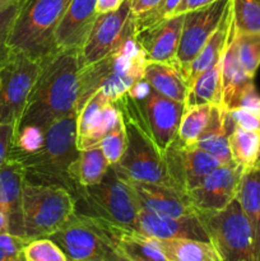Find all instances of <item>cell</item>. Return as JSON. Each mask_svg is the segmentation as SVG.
I'll use <instances>...</instances> for the list:
<instances>
[{
	"instance_id": "obj_8",
	"label": "cell",
	"mask_w": 260,
	"mask_h": 261,
	"mask_svg": "<svg viewBox=\"0 0 260 261\" xmlns=\"http://www.w3.org/2000/svg\"><path fill=\"white\" fill-rule=\"evenodd\" d=\"M196 216L221 261H255L251 227L237 199L222 211L199 212Z\"/></svg>"
},
{
	"instance_id": "obj_1",
	"label": "cell",
	"mask_w": 260,
	"mask_h": 261,
	"mask_svg": "<svg viewBox=\"0 0 260 261\" xmlns=\"http://www.w3.org/2000/svg\"><path fill=\"white\" fill-rule=\"evenodd\" d=\"M78 96V50L53 54L42 63V70L33 87L17 129L36 126L46 130L56 120L76 112Z\"/></svg>"
},
{
	"instance_id": "obj_10",
	"label": "cell",
	"mask_w": 260,
	"mask_h": 261,
	"mask_svg": "<svg viewBox=\"0 0 260 261\" xmlns=\"http://www.w3.org/2000/svg\"><path fill=\"white\" fill-rule=\"evenodd\" d=\"M134 35V15L130 0H125L115 12L97 15L88 36L78 48L79 69L102 60Z\"/></svg>"
},
{
	"instance_id": "obj_34",
	"label": "cell",
	"mask_w": 260,
	"mask_h": 261,
	"mask_svg": "<svg viewBox=\"0 0 260 261\" xmlns=\"http://www.w3.org/2000/svg\"><path fill=\"white\" fill-rule=\"evenodd\" d=\"M24 261H69L58 244L48 237L31 240L23 247Z\"/></svg>"
},
{
	"instance_id": "obj_39",
	"label": "cell",
	"mask_w": 260,
	"mask_h": 261,
	"mask_svg": "<svg viewBox=\"0 0 260 261\" xmlns=\"http://www.w3.org/2000/svg\"><path fill=\"white\" fill-rule=\"evenodd\" d=\"M235 109L246 110V111L254 112V114L260 116V96L257 93L256 88H255V84H251L247 88H245L237 96V98L235 99L233 103L231 105V107L227 111Z\"/></svg>"
},
{
	"instance_id": "obj_23",
	"label": "cell",
	"mask_w": 260,
	"mask_h": 261,
	"mask_svg": "<svg viewBox=\"0 0 260 261\" xmlns=\"http://www.w3.org/2000/svg\"><path fill=\"white\" fill-rule=\"evenodd\" d=\"M232 2V0H231ZM233 33V18H232V7L229 5L228 10L224 14L221 24L217 28L216 32L211 36L200 53L196 55L194 61L191 63L190 69L188 74V84L190 86L201 73L206 71L208 69L213 68L216 64L223 58V54L226 51L227 45Z\"/></svg>"
},
{
	"instance_id": "obj_26",
	"label": "cell",
	"mask_w": 260,
	"mask_h": 261,
	"mask_svg": "<svg viewBox=\"0 0 260 261\" xmlns=\"http://www.w3.org/2000/svg\"><path fill=\"white\" fill-rule=\"evenodd\" d=\"M251 84H254V78L247 75L237 56L233 27L232 37L222 58V106L228 110L237 96Z\"/></svg>"
},
{
	"instance_id": "obj_19",
	"label": "cell",
	"mask_w": 260,
	"mask_h": 261,
	"mask_svg": "<svg viewBox=\"0 0 260 261\" xmlns=\"http://www.w3.org/2000/svg\"><path fill=\"white\" fill-rule=\"evenodd\" d=\"M138 232L158 240L189 239L209 241L208 232L196 214L185 217H167L139 211Z\"/></svg>"
},
{
	"instance_id": "obj_28",
	"label": "cell",
	"mask_w": 260,
	"mask_h": 261,
	"mask_svg": "<svg viewBox=\"0 0 260 261\" xmlns=\"http://www.w3.org/2000/svg\"><path fill=\"white\" fill-rule=\"evenodd\" d=\"M154 240L167 261H221L209 241L189 239Z\"/></svg>"
},
{
	"instance_id": "obj_25",
	"label": "cell",
	"mask_w": 260,
	"mask_h": 261,
	"mask_svg": "<svg viewBox=\"0 0 260 261\" xmlns=\"http://www.w3.org/2000/svg\"><path fill=\"white\" fill-rule=\"evenodd\" d=\"M236 199L251 227L255 261H260V166L245 168Z\"/></svg>"
},
{
	"instance_id": "obj_5",
	"label": "cell",
	"mask_w": 260,
	"mask_h": 261,
	"mask_svg": "<svg viewBox=\"0 0 260 261\" xmlns=\"http://www.w3.org/2000/svg\"><path fill=\"white\" fill-rule=\"evenodd\" d=\"M71 0H25L13 25L9 47L38 61L54 53V38Z\"/></svg>"
},
{
	"instance_id": "obj_6",
	"label": "cell",
	"mask_w": 260,
	"mask_h": 261,
	"mask_svg": "<svg viewBox=\"0 0 260 261\" xmlns=\"http://www.w3.org/2000/svg\"><path fill=\"white\" fill-rule=\"evenodd\" d=\"M76 212V199L65 188L25 178L23 185V239L31 241L55 233Z\"/></svg>"
},
{
	"instance_id": "obj_45",
	"label": "cell",
	"mask_w": 260,
	"mask_h": 261,
	"mask_svg": "<svg viewBox=\"0 0 260 261\" xmlns=\"http://www.w3.org/2000/svg\"><path fill=\"white\" fill-rule=\"evenodd\" d=\"M3 233H9V223L7 216L0 211V234Z\"/></svg>"
},
{
	"instance_id": "obj_37",
	"label": "cell",
	"mask_w": 260,
	"mask_h": 261,
	"mask_svg": "<svg viewBox=\"0 0 260 261\" xmlns=\"http://www.w3.org/2000/svg\"><path fill=\"white\" fill-rule=\"evenodd\" d=\"M180 3L181 0H161L160 4L150 9L149 12L143 13L140 15H134L135 33L148 30L162 20L173 17Z\"/></svg>"
},
{
	"instance_id": "obj_47",
	"label": "cell",
	"mask_w": 260,
	"mask_h": 261,
	"mask_svg": "<svg viewBox=\"0 0 260 261\" xmlns=\"http://www.w3.org/2000/svg\"><path fill=\"white\" fill-rule=\"evenodd\" d=\"M112 261H129V260H127V259H125L124 256H121V255L119 254V256H117L116 259H114V260H112Z\"/></svg>"
},
{
	"instance_id": "obj_43",
	"label": "cell",
	"mask_w": 260,
	"mask_h": 261,
	"mask_svg": "<svg viewBox=\"0 0 260 261\" xmlns=\"http://www.w3.org/2000/svg\"><path fill=\"white\" fill-rule=\"evenodd\" d=\"M161 0H130L133 15H140L157 7Z\"/></svg>"
},
{
	"instance_id": "obj_14",
	"label": "cell",
	"mask_w": 260,
	"mask_h": 261,
	"mask_svg": "<svg viewBox=\"0 0 260 261\" xmlns=\"http://www.w3.org/2000/svg\"><path fill=\"white\" fill-rule=\"evenodd\" d=\"M244 171L245 168L240 165L219 166L188 191L189 200L196 213L219 212L235 200Z\"/></svg>"
},
{
	"instance_id": "obj_33",
	"label": "cell",
	"mask_w": 260,
	"mask_h": 261,
	"mask_svg": "<svg viewBox=\"0 0 260 261\" xmlns=\"http://www.w3.org/2000/svg\"><path fill=\"white\" fill-rule=\"evenodd\" d=\"M235 41L240 64L247 75L255 78L260 66V33H237L235 31Z\"/></svg>"
},
{
	"instance_id": "obj_40",
	"label": "cell",
	"mask_w": 260,
	"mask_h": 261,
	"mask_svg": "<svg viewBox=\"0 0 260 261\" xmlns=\"http://www.w3.org/2000/svg\"><path fill=\"white\" fill-rule=\"evenodd\" d=\"M229 117L235 126L242 127L245 130H251V132L260 133V116L254 112L246 111L242 109H235L228 111Z\"/></svg>"
},
{
	"instance_id": "obj_29",
	"label": "cell",
	"mask_w": 260,
	"mask_h": 261,
	"mask_svg": "<svg viewBox=\"0 0 260 261\" xmlns=\"http://www.w3.org/2000/svg\"><path fill=\"white\" fill-rule=\"evenodd\" d=\"M222 60L213 68L201 73L189 86L185 107L201 105H221L222 106Z\"/></svg>"
},
{
	"instance_id": "obj_31",
	"label": "cell",
	"mask_w": 260,
	"mask_h": 261,
	"mask_svg": "<svg viewBox=\"0 0 260 261\" xmlns=\"http://www.w3.org/2000/svg\"><path fill=\"white\" fill-rule=\"evenodd\" d=\"M213 105L189 107L184 112L173 143L181 147H193L208 125Z\"/></svg>"
},
{
	"instance_id": "obj_17",
	"label": "cell",
	"mask_w": 260,
	"mask_h": 261,
	"mask_svg": "<svg viewBox=\"0 0 260 261\" xmlns=\"http://www.w3.org/2000/svg\"><path fill=\"white\" fill-rule=\"evenodd\" d=\"M83 216L96 227L110 246L125 259L129 261H167L153 237L145 236L134 229L116 226L97 217L88 214Z\"/></svg>"
},
{
	"instance_id": "obj_2",
	"label": "cell",
	"mask_w": 260,
	"mask_h": 261,
	"mask_svg": "<svg viewBox=\"0 0 260 261\" xmlns=\"http://www.w3.org/2000/svg\"><path fill=\"white\" fill-rule=\"evenodd\" d=\"M115 105L119 109L126 133V149L114 170L124 180L175 188L167 168L166 155L155 143L134 99L125 93ZM178 190V189H177Z\"/></svg>"
},
{
	"instance_id": "obj_48",
	"label": "cell",
	"mask_w": 260,
	"mask_h": 261,
	"mask_svg": "<svg viewBox=\"0 0 260 261\" xmlns=\"http://www.w3.org/2000/svg\"><path fill=\"white\" fill-rule=\"evenodd\" d=\"M257 166H260V158H259V161H257Z\"/></svg>"
},
{
	"instance_id": "obj_7",
	"label": "cell",
	"mask_w": 260,
	"mask_h": 261,
	"mask_svg": "<svg viewBox=\"0 0 260 261\" xmlns=\"http://www.w3.org/2000/svg\"><path fill=\"white\" fill-rule=\"evenodd\" d=\"M76 201L84 204L79 213L97 217L124 228L138 231V208L127 184L110 167L103 180L75 191Z\"/></svg>"
},
{
	"instance_id": "obj_16",
	"label": "cell",
	"mask_w": 260,
	"mask_h": 261,
	"mask_svg": "<svg viewBox=\"0 0 260 261\" xmlns=\"http://www.w3.org/2000/svg\"><path fill=\"white\" fill-rule=\"evenodd\" d=\"M168 172L176 189L188 194L208 173L223 166L217 158L193 147H181L172 143L166 150Z\"/></svg>"
},
{
	"instance_id": "obj_35",
	"label": "cell",
	"mask_w": 260,
	"mask_h": 261,
	"mask_svg": "<svg viewBox=\"0 0 260 261\" xmlns=\"http://www.w3.org/2000/svg\"><path fill=\"white\" fill-rule=\"evenodd\" d=\"M99 147L110 165L114 166L119 163L126 149V133H125L121 115L116 124L112 126V129L109 130V133L102 138Z\"/></svg>"
},
{
	"instance_id": "obj_18",
	"label": "cell",
	"mask_w": 260,
	"mask_h": 261,
	"mask_svg": "<svg viewBox=\"0 0 260 261\" xmlns=\"http://www.w3.org/2000/svg\"><path fill=\"white\" fill-rule=\"evenodd\" d=\"M124 181L129 186L139 211L167 217H185L196 214L195 209L189 200L188 194L177 189L157 184Z\"/></svg>"
},
{
	"instance_id": "obj_20",
	"label": "cell",
	"mask_w": 260,
	"mask_h": 261,
	"mask_svg": "<svg viewBox=\"0 0 260 261\" xmlns=\"http://www.w3.org/2000/svg\"><path fill=\"white\" fill-rule=\"evenodd\" d=\"M96 4L97 0H71L56 30L53 54L81 47L97 18Z\"/></svg>"
},
{
	"instance_id": "obj_38",
	"label": "cell",
	"mask_w": 260,
	"mask_h": 261,
	"mask_svg": "<svg viewBox=\"0 0 260 261\" xmlns=\"http://www.w3.org/2000/svg\"><path fill=\"white\" fill-rule=\"evenodd\" d=\"M27 240L10 233L0 234V261H20Z\"/></svg>"
},
{
	"instance_id": "obj_24",
	"label": "cell",
	"mask_w": 260,
	"mask_h": 261,
	"mask_svg": "<svg viewBox=\"0 0 260 261\" xmlns=\"http://www.w3.org/2000/svg\"><path fill=\"white\" fill-rule=\"evenodd\" d=\"M144 79L160 94L180 103H185L189 84L183 71L175 64L147 61Z\"/></svg>"
},
{
	"instance_id": "obj_21",
	"label": "cell",
	"mask_w": 260,
	"mask_h": 261,
	"mask_svg": "<svg viewBox=\"0 0 260 261\" xmlns=\"http://www.w3.org/2000/svg\"><path fill=\"white\" fill-rule=\"evenodd\" d=\"M183 23L184 14L173 15L148 30L135 33L147 61L175 64Z\"/></svg>"
},
{
	"instance_id": "obj_3",
	"label": "cell",
	"mask_w": 260,
	"mask_h": 261,
	"mask_svg": "<svg viewBox=\"0 0 260 261\" xmlns=\"http://www.w3.org/2000/svg\"><path fill=\"white\" fill-rule=\"evenodd\" d=\"M147 58L135 35L102 60L79 69V96L76 114L97 92L116 101L144 79Z\"/></svg>"
},
{
	"instance_id": "obj_9",
	"label": "cell",
	"mask_w": 260,
	"mask_h": 261,
	"mask_svg": "<svg viewBox=\"0 0 260 261\" xmlns=\"http://www.w3.org/2000/svg\"><path fill=\"white\" fill-rule=\"evenodd\" d=\"M41 70L42 61L17 50L0 64V124H14L17 129Z\"/></svg>"
},
{
	"instance_id": "obj_30",
	"label": "cell",
	"mask_w": 260,
	"mask_h": 261,
	"mask_svg": "<svg viewBox=\"0 0 260 261\" xmlns=\"http://www.w3.org/2000/svg\"><path fill=\"white\" fill-rule=\"evenodd\" d=\"M229 150L236 165L254 167L260 158V133L235 126L229 134Z\"/></svg>"
},
{
	"instance_id": "obj_4",
	"label": "cell",
	"mask_w": 260,
	"mask_h": 261,
	"mask_svg": "<svg viewBox=\"0 0 260 261\" xmlns=\"http://www.w3.org/2000/svg\"><path fill=\"white\" fill-rule=\"evenodd\" d=\"M78 154L76 112H74L48 125L38 152L15 161L23 166L28 181L61 186L75 195L76 186L69 176V170Z\"/></svg>"
},
{
	"instance_id": "obj_15",
	"label": "cell",
	"mask_w": 260,
	"mask_h": 261,
	"mask_svg": "<svg viewBox=\"0 0 260 261\" xmlns=\"http://www.w3.org/2000/svg\"><path fill=\"white\" fill-rule=\"evenodd\" d=\"M120 119L114 101L98 91L76 114V147L78 150L99 145L102 138Z\"/></svg>"
},
{
	"instance_id": "obj_49",
	"label": "cell",
	"mask_w": 260,
	"mask_h": 261,
	"mask_svg": "<svg viewBox=\"0 0 260 261\" xmlns=\"http://www.w3.org/2000/svg\"><path fill=\"white\" fill-rule=\"evenodd\" d=\"M20 261H24V260H23V257H22V260H20Z\"/></svg>"
},
{
	"instance_id": "obj_44",
	"label": "cell",
	"mask_w": 260,
	"mask_h": 261,
	"mask_svg": "<svg viewBox=\"0 0 260 261\" xmlns=\"http://www.w3.org/2000/svg\"><path fill=\"white\" fill-rule=\"evenodd\" d=\"M125 0H97L96 13L97 15L106 14V13L115 12L121 7Z\"/></svg>"
},
{
	"instance_id": "obj_36",
	"label": "cell",
	"mask_w": 260,
	"mask_h": 261,
	"mask_svg": "<svg viewBox=\"0 0 260 261\" xmlns=\"http://www.w3.org/2000/svg\"><path fill=\"white\" fill-rule=\"evenodd\" d=\"M24 2L25 0H14L13 3L0 7V64L7 60L12 51L9 47L10 33Z\"/></svg>"
},
{
	"instance_id": "obj_11",
	"label": "cell",
	"mask_w": 260,
	"mask_h": 261,
	"mask_svg": "<svg viewBox=\"0 0 260 261\" xmlns=\"http://www.w3.org/2000/svg\"><path fill=\"white\" fill-rule=\"evenodd\" d=\"M127 94L137 103L140 115L160 149L166 153L177 135L181 119L186 110L185 103H180L160 94L145 79L133 86Z\"/></svg>"
},
{
	"instance_id": "obj_27",
	"label": "cell",
	"mask_w": 260,
	"mask_h": 261,
	"mask_svg": "<svg viewBox=\"0 0 260 261\" xmlns=\"http://www.w3.org/2000/svg\"><path fill=\"white\" fill-rule=\"evenodd\" d=\"M110 167L111 165L105 157L101 147L96 145L86 150H79L78 158L69 170V176L76 188H87L101 182Z\"/></svg>"
},
{
	"instance_id": "obj_41",
	"label": "cell",
	"mask_w": 260,
	"mask_h": 261,
	"mask_svg": "<svg viewBox=\"0 0 260 261\" xmlns=\"http://www.w3.org/2000/svg\"><path fill=\"white\" fill-rule=\"evenodd\" d=\"M14 124H0V168L8 160L13 139H14Z\"/></svg>"
},
{
	"instance_id": "obj_12",
	"label": "cell",
	"mask_w": 260,
	"mask_h": 261,
	"mask_svg": "<svg viewBox=\"0 0 260 261\" xmlns=\"http://www.w3.org/2000/svg\"><path fill=\"white\" fill-rule=\"evenodd\" d=\"M48 239L59 245L69 261H112L119 256L96 227L79 212Z\"/></svg>"
},
{
	"instance_id": "obj_13",
	"label": "cell",
	"mask_w": 260,
	"mask_h": 261,
	"mask_svg": "<svg viewBox=\"0 0 260 261\" xmlns=\"http://www.w3.org/2000/svg\"><path fill=\"white\" fill-rule=\"evenodd\" d=\"M229 5L231 0H217L212 4L184 14L175 65L183 71L186 81L191 63L219 27Z\"/></svg>"
},
{
	"instance_id": "obj_42",
	"label": "cell",
	"mask_w": 260,
	"mask_h": 261,
	"mask_svg": "<svg viewBox=\"0 0 260 261\" xmlns=\"http://www.w3.org/2000/svg\"><path fill=\"white\" fill-rule=\"evenodd\" d=\"M214 2H217V0H181L180 5L176 9L175 15L185 14V13L199 9L201 7H205V5L212 4Z\"/></svg>"
},
{
	"instance_id": "obj_22",
	"label": "cell",
	"mask_w": 260,
	"mask_h": 261,
	"mask_svg": "<svg viewBox=\"0 0 260 261\" xmlns=\"http://www.w3.org/2000/svg\"><path fill=\"white\" fill-rule=\"evenodd\" d=\"M25 172L18 161L8 157L0 168V211L7 216L9 233L23 239V185Z\"/></svg>"
},
{
	"instance_id": "obj_46",
	"label": "cell",
	"mask_w": 260,
	"mask_h": 261,
	"mask_svg": "<svg viewBox=\"0 0 260 261\" xmlns=\"http://www.w3.org/2000/svg\"><path fill=\"white\" fill-rule=\"evenodd\" d=\"M14 0H0V7H3V5H7L9 4V3H13Z\"/></svg>"
},
{
	"instance_id": "obj_32",
	"label": "cell",
	"mask_w": 260,
	"mask_h": 261,
	"mask_svg": "<svg viewBox=\"0 0 260 261\" xmlns=\"http://www.w3.org/2000/svg\"><path fill=\"white\" fill-rule=\"evenodd\" d=\"M231 7L237 33H260V0H232Z\"/></svg>"
}]
</instances>
